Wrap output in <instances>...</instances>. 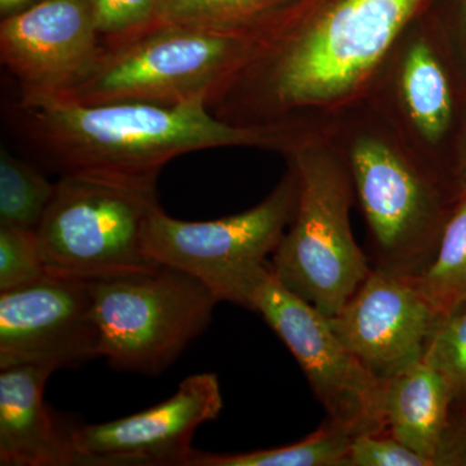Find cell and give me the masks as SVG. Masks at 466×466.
I'll return each mask as SVG.
<instances>
[{
	"label": "cell",
	"instance_id": "cell-1",
	"mask_svg": "<svg viewBox=\"0 0 466 466\" xmlns=\"http://www.w3.org/2000/svg\"><path fill=\"white\" fill-rule=\"evenodd\" d=\"M433 0H294L251 36L213 115L242 127L327 135L370 96L383 64Z\"/></svg>",
	"mask_w": 466,
	"mask_h": 466
},
{
	"label": "cell",
	"instance_id": "cell-2",
	"mask_svg": "<svg viewBox=\"0 0 466 466\" xmlns=\"http://www.w3.org/2000/svg\"><path fill=\"white\" fill-rule=\"evenodd\" d=\"M9 139L34 164L61 177H84L156 188L177 156L242 147L285 156L312 137L222 121L205 104L137 101L84 106L56 96H16L2 106Z\"/></svg>",
	"mask_w": 466,
	"mask_h": 466
},
{
	"label": "cell",
	"instance_id": "cell-3",
	"mask_svg": "<svg viewBox=\"0 0 466 466\" xmlns=\"http://www.w3.org/2000/svg\"><path fill=\"white\" fill-rule=\"evenodd\" d=\"M328 137L348 162L370 265L408 278L421 274L466 192L461 184L410 149L370 101L350 110Z\"/></svg>",
	"mask_w": 466,
	"mask_h": 466
},
{
	"label": "cell",
	"instance_id": "cell-4",
	"mask_svg": "<svg viewBox=\"0 0 466 466\" xmlns=\"http://www.w3.org/2000/svg\"><path fill=\"white\" fill-rule=\"evenodd\" d=\"M284 157L299 177V201L269 266L288 289L333 318L372 271L352 232L357 198L351 173L328 135Z\"/></svg>",
	"mask_w": 466,
	"mask_h": 466
},
{
	"label": "cell",
	"instance_id": "cell-5",
	"mask_svg": "<svg viewBox=\"0 0 466 466\" xmlns=\"http://www.w3.org/2000/svg\"><path fill=\"white\" fill-rule=\"evenodd\" d=\"M251 36L159 25L103 48L81 81L54 96L84 106L202 103L210 109L247 60Z\"/></svg>",
	"mask_w": 466,
	"mask_h": 466
},
{
	"label": "cell",
	"instance_id": "cell-6",
	"mask_svg": "<svg viewBox=\"0 0 466 466\" xmlns=\"http://www.w3.org/2000/svg\"><path fill=\"white\" fill-rule=\"evenodd\" d=\"M88 284L100 358L147 376L165 372L208 329L220 302L195 276L165 265Z\"/></svg>",
	"mask_w": 466,
	"mask_h": 466
},
{
	"label": "cell",
	"instance_id": "cell-7",
	"mask_svg": "<svg viewBox=\"0 0 466 466\" xmlns=\"http://www.w3.org/2000/svg\"><path fill=\"white\" fill-rule=\"evenodd\" d=\"M156 188L61 177L36 228L47 274L95 281L153 268L143 233Z\"/></svg>",
	"mask_w": 466,
	"mask_h": 466
},
{
	"label": "cell",
	"instance_id": "cell-8",
	"mask_svg": "<svg viewBox=\"0 0 466 466\" xmlns=\"http://www.w3.org/2000/svg\"><path fill=\"white\" fill-rule=\"evenodd\" d=\"M367 101L420 157L459 182L466 82L431 11L403 34Z\"/></svg>",
	"mask_w": 466,
	"mask_h": 466
},
{
	"label": "cell",
	"instance_id": "cell-9",
	"mask_svg": "<svg viewBox=\"0 0 466 466\" xmlns=\"http://www.w3.org/2000/svg\"><path fill=\"white\" fill-rule=\"evenodd\" d=\"M288 164V162H287ZM299 177L288 164L280 182L265 200L236 216L187 222L150 211L144 227V250L157 265L195 276L227 302H240L242 291L275 253L296 214Z\"/></svg>",
	"mask_w": 466,
	"mask_h": 466
},
{
	"label": "cell",
	"instance_id": "cell-10",
	"mask_svg": "<svg viewBox=\"0 0 466 466\" xmlns=\"http://www.w3.org/2000/svg\"><path fill=\"white\" fill-rule=\"evenodd\" d=\"M238 306L260 315L289 349L328 421L352 437L388 431L381 380L339 339L329 319L276 278L269 263L251 279Z\"/></svg>",
	"mask_w": 466,
	"mask_h": 466
},
{
	"label": "cell",
	"instance_id": "cell-11",
	"mask_svg": "<svg viewBox=\"0 0 466 466\" xmlns=\"http://www.w3.org/2000/svg\"><path fill=\"white\" fill-rule=\"evenodd\" d=\"M100 358V334L88 281L47 274L0 291V370L38 364L81 366Z\"/></svg>",
	"mask_w": 466,
	"mask_h": 466
},
{
	"label": "cell",
	"instance_id": "cell-12",
	"mask_svg": "<svg viewBox=\"0 0 466 466\" xmlns=\"http://www.w3.org/2000/svg\"><path fill=\"white\" fill-rule=\"evenodd\" d=\"M223 410L218 377H187L173 397L135 415L103 424L75 425L76 465L188 466L198 426Z\"/></svg>",
	"mask_w": 466,
	"mask_h": 466
},
{
	"label": "cell",
	"instance_id": "cell-13",
	"mask_svg": "<svg viewBox=\"0 0 466 466\" xmlns=\"http://www.w3.org/2000/svg\"><path fill=\"white\" fill-rule=\"evenodd\" d=\"M329 323L350 351L383 382L424 361L444 321L412 278L372 267Z\"/></svg>",
	"mask_w": 466,
	"mask_h": 466
},
{
	"label": "cell",
	"instance_id": "cell-14",
	"mask_svg": "<svg viewBox=\"0 0 466 466\" xmlns=\"http://www.w3.org/2000/svg\"><path fill=\"white\" fill-rule=\"evenodd\" d=\"M103 51L86 0H43L0 24V60L18 96L69 90Z\"/></svg>",
	"mask_w": 466,
	"mask_h": 466
},
{
	"label": "cell",
	"instance_id": "cell-15",
	"mask_svg": "<svg viewBox=\"0 0 466 466\" xmlns=\"http://www.w3.org/2000/svg\"><path fill=\"white\" fill-rule=\"evenodd\" d=\"M54 368L25 364L0 372V465L69 466L78 459L73 428L45 401Z\"/></svg>",
	"mask_w": 466,
	"mask_h": 466
},
{
	"label": "cell",
	"instance_id": "cell-16",
	"mask_svg": "<svg viewBox=\"0 0 466 466\" xmlns=\"http://www.w3.org/2000/svg\"><path fill=\"white\" fill-rule=\"evenodd\" d=\"M383 415L392 437L438 466L453 416L440 370L424 360L383 381Z\"/></svg>",
	"mask_w": 466,
	"mask_h": 466
},
{
	"label": "cell",
	"instance_id": "cell-17",
	"mask_svg": "<svg viewBox=\"0 0 466 466\" xmlns=\"http://www.w3.org/2000/svg\"><path fill=\"white\" fill-rule=\"evenodd\" d=\"M294 0H159L158 24L254 35Z\"/></svg>",
	"mask_w": 466,
	"mask_h": 466
},
{
	"label": "cell",
	"instance_id": "cell-18",
	"mask_svg": "<svg viewBox=\"0 0 466 466\" xmlns=\"http://www.w3.org/2000/svg\"><path fill=\"white\" fill-rule=\"evenodd\" d=\"M412 279L443 321L466 309V192L444 228L433 260Z\"/></svg>",
	"mask_w": 466,
	"mask_h": 466
},
{
	"label": "cell",
	"instance_id": "cell-19",
	"mask_svg": "<svg viewBox=\"0 0 466 466\" xmlns=\"http://www.w3.org/2000/svg\"><path fill=\"white\" fill-rule=\"evenodd\" d=\"M352 435L327 421L305 440L276 449L242 453L196 450L188 466H348Z\"/></svg>",
	"mask_w": 466,
	"mask_h": 466
},
{
	"label": "cell",
	"instance_id": "cell-20",
	"mask_svg": "<svg viewBox=\"0 0 466 466\" xmlns=\"http://www.w3.org/2000/svg\"><path fill=\"white\" fill-rule=\"evenodd\" d=\"M56 191L34 165L17 157L5 147L0 149V225L36 231Z\"/></svg>",
	"mask_w": 466,
	"mask_h": 466
},
{
	"label": "cell",
	"instance_id": "cell-21",
	"mask_svg": "<svg viewBox=\"0 0 466 466\" xmlns=\"http://www.w3.org/2000/svg\"><path fill=\"white\" fill-rule=\"evenodd\" d=\"M103 48L116 47L159 25V0H86Z\"/></svg>",
	"mask_w": 466,
	"mask_h": 466
},
{
	"label": "cell",
	"instance_id": "cell-22",
	"mask_svg": "<svg viewBox=\"0 0 466 466\" xmlns=\"http://www.w3.org/2000/svg\"><path fill=\"white\" fill-rule=\"evenodd\" d=\"M46 275L36 232L0 225V291L25 287Z\"/></svg>",
	"mask_w": 466,
	"mask_h": 466
},
{
	"label": "cell",
	"instance_id": "cell-23",
	"mask_svg": "<svg viewBox=\"0 0 466 466\" xmlns=\"http://www.w3.org/2000/svg\"><path fill=\"white\" fill-rule=\"evenodd\" d=\"M425 360L449 383L453 412L461 410L466 403V309L441 324Z\"/></svg>",
	"mask_w": 466,
	"mask_h": 466
},
{
	"label": "cell",
	"instance_id": "cell-24",
	"mask_svg": "<svg viewBox=\"0 0 466 466\" xmlns=\"http://www.w3.org/2000/svg\"><path fill=\"white\" fill-rule=\"evenodd\" d=\"M348 466H433L389 431L359 434L350 444Z\"/></svg>",
	"mask_w": 466,
	"mask_h": 466
},
{
	"label": "cell",
	"instance_id": "cell-25",
	"mask_svg": "<svg viewBox=\"0 0 466 466\" xmlns=\"http://www.w3.org/2000/svg\"><path fill=\"white\" fill-rule=\"evenodd\" d=\"M434 17L466 82V0H459L458 8L451 16Z\"/></svg>",
	"mask_w": 466,
	"mask_h": 466
},
{
	"label": "cell",
	"instance_id": "cell-26",
	"mask_svg": "<svg viewBox=\"0 0 466 466\" xmlns=\"http://www.w3.org/2000/svg\"><path fill=\"white\" fill-rule=\"evenodd\" d=\"M438 466H466V416L453 412Z\"/></svg>",
	"mask_w": 466,
	"mask_h": 466
},
{
	"label": "cell",
	"instance_id": "cell-27",
	"mask_svg": "<svg viewBox=\"0 0 466 466\" xmlns=\"http://www.w3.org/2000/svg\"><path fill=\"white\" fill-rule=\"evenodd\" d=\"M41 2L43 0H0V15L2 18L11 17Z\"/></svg>",
	"mask_w": 466,
	"mask_h": 466
},
{
	"label": "cell",
	"instance_id": "cell-28",
	"mask_svg": "<svg viewBox=\"0 0 466 466\" xmlns=\"http://www.w3.org/2000/svg\"><path fill=\"white\" fill-rule=\"evenodd\" d=\"M456 174H458L460 184H461L462 188H464L466 191V122L464 133H462L461 143H460Z\"/></svg>",
	"mask_w": 466,
	"mask_h": 466
},
{
	"label": "cell",
	"instance_id": "cell-29",
	"mask_svg": "<svg viewBox=\"0 0 466 466\" xmlns=\"http://www.w3.org/2000/svg\"><path fill=\"white\" fill-rule=\"evenodd\" d=\"M458 413H462V415H465V416H466V403H465L464 408H462V410H459V412H458Z\"/></svg>",
	"mask_w": 466,
	"mask_h": 466
}]
</instances>
